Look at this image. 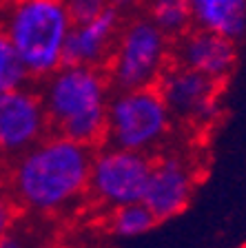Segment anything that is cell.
<instances>
[{
    "label": "cell",
    "mask_w": 246,
    "mask_h": 248,
    "mask_svg": "<svg viewBox=\"0 0 246 248\" xmlns=\"http://www.w3.org/2000/svg\"><path fill=\"white\" fill-rule=\"evenodd\" d=\"M91 160L93 146L51 131L7 162L5 184L20 211L56 217L87 197Z\"/></svg>",
    "instance_id": "cell-1"
},
{
    "label": "cell",
    "mask_w": 246,
    "mask_h": 248,
    "mask_svg": "<svg viewBox=\"0 0 246 248\" xmlns=\"http://www.w3.org/2000/svg\"><path fill=\"white\" fill-rule=\"evenodd\" d=\"M53 133L87 146H100L107 131V111L113 87L104 67L69 64L38 82Z\"/></svg>",
    "instance_id": "cell-2"
},
{
    "label": "cell",
    "mask_w": 246,
    "mask_h": 248,
    "mask_svg": "<svg viewBox=\"0 0 246 248\" xmlns=\"http://www.w3.org/2000/svg\"><path fill=\"white\" fill-rule=\"evenodd\" d=\"M7 33L29 82L38 84L65 64L73 20L65 0H9L0 7Z\"/></svg>",
    "instance_id": "cell-3"
},
{
    "label": "cell",
    "mask_w": 246,
    "mask_h": 248,
    "mask_svg": "<svg viewBox=\"0 0 246 248\" xmlns=\"http://www.w3.org/2000/svg\"><path fill=\"white\" fill-rule=\"evenodd\" d=\"M173 131L175 120L158 87L111 93L104 131L107 144L155 155L169 146Z\"/></svg>",
    "instance_id": "cell-4"
},
{
    "label": "cell",
    "mask_w": 246,
    "mask_h": 248,
    "mask_svg": "<svg viewBox=\"0 0 246 248\" xmlns=\"http://www.w3.org/2000/svg\"><path fill=\"white\" fill-rule=\"evenodd\" d=\"M173 62V40L142 14L127 16L104 71L113 91L155 87Z\"/></svg>",
    "instance_id": "cell-5"
},
{
    "label": "cell",
    "mask_w": 246,
    "mask_h": 248,
    "mask_svg": "<svg viewBox=\"0 0 246 248\" xmlns=\"http://www.w3.org/2000/svg\"><path fill=\"white\" fill-rule=\"evenodd\" d=\"M153 155L102 142L93 149L87 197L102 211L142 202L151 177Z\"/></svg>",
    "instance_id": "cell-6"
},
{
    "label": "cell",
    "mask_w": 246,
    "mask_h": 248,
    "mask_svg": "<svg viewBox=\"0 0 246 248\" xmlns=\"http://www.w3.org/2000/svg\"><path fill=\"white\" fill-rule=\"evenodd\" d=\"M158 91L162 93L175 124L191 131H211L222 118V84L171 62L158 80Z\"/></svg>",
    "instance_id": "cell-7"
},
{
    "label": "cell",
    "mask_w": 246,
    "mask_h": 248,
    "mask_svg": "<svg viewBox=\"0 0 246 248\" xmlns=\"http://www.w3.org/2000/svg\"><path fill=\"white\" fill-rule=\"evenodd\" d=\"M200 184V162L186 149L166 146L153 155L144 204L160 224L182 215Z\"/></svg>",
    "instance_id": "cell-8"
},
{
    "label": "cell",
    "mask_w": 246,
    "mask_h": 248,
    "mask_svg": "<svg viewBox=\"0 0 246 248\" xmlns=\"http://www.w3.org/2000/svg\"><path fill=\"white\" fill-rule=\"evenodd\" d=\"M51 133L47 108L38 84L27 82L22 87L0 91V157L16 160Z\"/></svg>",
    "instance_id": "cell-9"
},
{
    "label": "cell",
    "mask_w": 246,
    "mask_h": 248,
    "mask_svg": "<svg viewBox=\"0 0 246 248\" xmlns=\"http://www.w3.org/2000/svg\"><path fill=\"white\" fill-rule=\"evenodd\" d=\"M173 62L193 69L224 87L237 67V42L193 27L184 36L173 40Z\"/></svg>",
    "instance_id": "cell-10"
},
{
    "label": "cell",
    "mask_w": 246,
    "mask_h": 248,
    "mask_svg": "<svg viewBox=\"0 0 246 248\" xmlns=\"http://www.w3.org/2000/svg\"><path fill=\"white\" fill-rule=\"evenodd\" d=\"M124 22V16L109 7L93 20L73 22L71 33L67 38L65 49V62L69 64H89V67H104L113 51L115 38L120 33V27Z\"/></svg>",
    "instance_id": "cell-11"
},
{
    "label": "cell",
    "mask_w": 246,
    "mask_h": 248,
    "mask_svg": "<svg viewBox=\"0 0 246 248\" xmlns=\"http://www.w3.org/2000/svg\"><path fill=\"white\" fill-rule=\"evenodd\" d=\"M193 27L240 42L246 33V0H189Z\"/></svg>",
    "instance_id": "cell-12"
},
{
    "label": "cell",
    "mask_w": 246,
    "mask_h": 248,
    "mask_svg": "<svg viewBox=\"0 0 246 248\" xmlns=\"http://www.w3.org/2000/svg\"><path fill=\"white\" fill-rule=\"evenodd\" d=\"M158 224L160 222L144 202H133V204H124V206L109 211L104 226L109 235L118 239H138L151 232Z\"/></svg>",
    "instance_id": "cell-13"
},
{
    "label": "cell",
    "mask_w": 246,
    "mask_h": 248,
    "mask_svg": "<svg viewBox=\"0 0 246 248\" xmlns=\"http://www.w3.org/2000/svg\"><path fill=\"white\" fill-rule=\"evenodd\" d=\"M142 14L155 27H160L171 40H178L189 29H193L189 0H144Z\"/></svg>",
    "instance_id": "cell-14"
},
{
    "label": "cell",
    "mask_w": 246,
    "mask_h": 248,
    "mask_svg": "<svg viewBox=\"0 0 246 248\" xmlns=\"http://www.w3.org/2000/svg\"><path fill=\"white\" fill-rule=\"evenodd\" d=\"M27 82H29V78H27L18 56H16L7 33L0 27V91L22 87Z\"/></svg>",
    "instance_id": "cell-15"
},
{
    "label": "cell",
    "mask_w": 246,
    "mask_h": 248,
    "mask_svg": "<svg viewBox=\"0 0 246 248\" xmlns=\"http://www.w3.org/2000/svg\"><path fill=\"white\" fill-rule=\"evenodd\" d=\"M73 22H87L111 7L109 0H65Z\"/></svg>",
    "instance_id": "cell-16"
},
{
    "label": "cell",
    "mask_w": 246,
    "mask_h": 248,
    "mask_svg": "<svg viewBox=\"0 0 246 248\" xmlns=\"http://www.w3.org/2000/svg\"><path fill=\"white\" fill-rule=\"evenodd\" d=\"M18 204H16L11 191L5 182H0V237H5L9 231H14L16 219H18Z\"/></svg>",
    "instance_id": "cell-17"
},
{
    "label": "cell",
    "mask_w": 246,
    "mask_h": 248,
    "mask_svg": "<svg viewBox=\"0 0 246 248\" xmlns=\"http://www.w3.org/2000/svg\"><path fill=\"white\" fill-rule=\"evenodd\" d=\"M111 2V9H115L120 16H133L138 11H142V2L144 0H109Z\"/></svg>",
    "instance_id": "cell-18"
},
{
    "label": "cell",
    "mask_w": 246,
    "mask_h": 248,
    "mask_svg": "<svg viewBox=\"0 0 246 248\" xmlns=\"http://www.w3.org/2000/svg\"><path fill=\"white\" fill-rule=\"evenodd\" d=\"M0 248H29V244H27L25 235L14 228V231L7 232L5 237H0Z\"/></svg>",
    "instance_id": "cell-19"
},
{
    "label": "cell",
    "mask_w": 246,
    "mask_h": 248,
    "mask_svg": "<svg viewBox=\"0 0 246 248\" xmlns=\"http://www.w3.org/2000/svg\"><path fill=\"white\" fill-rule=\"evenodd\" d=\"M2 164H5V160H2V157H0V170H2Z\"/></svg>",
    "instance_id": "cell-20"
},
{
    "label": "cell",
    "mask_w": 246,
    "mask_h": 248,
    "mask_svg": "<svg viewBox=\"0 0 246 248\" xmlns=\"http://www.w3.org/2000/svg\"><path fill=\"white\" fill-rule=\"evenodd\" d=\"M53 248H69V246H53Z\"/></svg>",
    "instance_id": "cell-21"
},
{
    "label": "cell",
    "mask_w": 246,
    "mask_h": 248,
    "mask_svg": "<svg viewBox=\"0 0 246 248\" xmlns=\"http://www.w3.org/2000/svg\"><path fill=\"white\" fill-rule=\"evenodd\" d=\"M0 7H2V0H0Z\"/></svg>",
    "instance_id": "cell-22"
},
{
    "label": "cell",
    "mask_w": 246,
    "mask_h": 248,
    "mask_svg": "<svg viewBox=\"0 0 246 248\" xmlns=\"http://www.w3.org/2000/svg\"><path fill=\"white\" fill-rule=\"evenodd\" d=\"M242 248H246V246H242Z\"/></svg>",
    "instance_id": "cell-23"
}]
</instances>
